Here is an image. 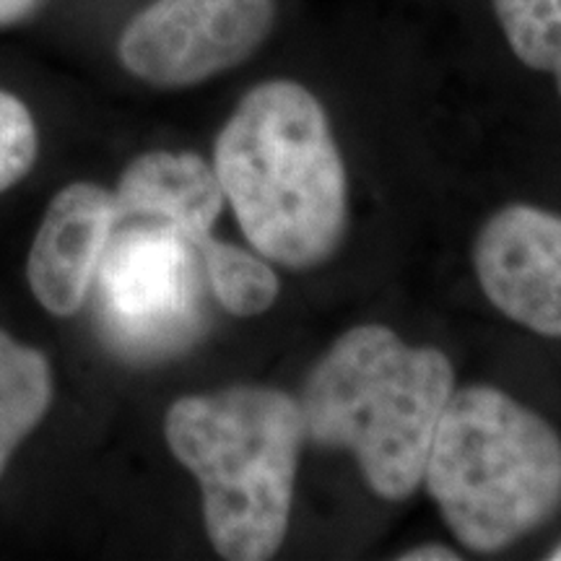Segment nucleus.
Wrapping results in <instances>:
<instances>
[{"instance_id":"f257e3e1","label":"nucleus","mask_w":561,"mask_h":561,"mask_svg":"<svg viewBox=\"0 0 561 561\" xmlns=\"http://www.w3.org/2000/svg\"><path fill=\"white\" fill-rule=\"evenodd\" d=\"M214 170L237 221L265 261L328 263L348 224V182L331 117L294 79L252 87L216 136Z\"/></svg>"},{"instance_id":"f03ea898","label":"nucleus","mask_w":561,"mask_h":561,"mask_svg":"<svg viewBox=\"0 0 561 561\" xmlns=\"http://www.w3.org/2000/svg\"><path fill=\"white\" fill-rule=\"evenodd\" d=\"M455 371L432 346H409L385 325L343 333L301 390L305 442L348 450L388 502L409 500L424 481Z\"/></svg>"},{"instance_id":"7ed1b4c3","label":"nucleus","mask_w":561,"mask_h":561,"mask_svg":"<svg viewBox=\"0 0 561 561\" xmlns=\"http://www.w3.org/2000/svg\"><path fill=\"white\" fill-rule=\"evenodd\" d=\"M164 437L201 483L216 553L229 561L276 557L289 533L305 445L299 401L261 385L185 396L167 411Z\"/></svg>"},{"instance_id":"20e7f679","label":"nucleus","mask_w":561,"mask_h":561,"mask_svg":"<svg viewBox=\"0 0 561 561\" xmlns=\"http://www.w3.org/2000/svg\"><path fill=\"white\" fill-rule=\"evenodd\" d=\"M424 481L466 549L502 551L559 515L561 437L500 388L453 390Z\"/></svg>"},{"instance_id":"39448f33","label":"nucleus","mask_w":561,"mask_h":561,"mask_svg":"<svg viewBox=\"0 0 561 561\" xmlns=\"http://www.w3.org/2000/svg\"><path fill=\"white\" fill-rule=\"evenodd\" d=\"M203 257L191 240L159 224H117L96 271L100 325L125 359H164L198 339Z\"/></svg>"},{"instance_id":"423d86ee","label":"nucleus","mask_w":561,"mask_h":561,"mask_svg":"<svg viewBox=\"0 0 561 561\" xmlns=\"http://www.w3.org/2000/svg\"><path fill=\"white\" fill-rule=\"evenodd\" d=\"M278 0H151L117 39V60L153 89H191L248 62L276 30Z\"/></svg>"},{"instance_id":"0eeeda50","label":"nucleus","mask_w":561,"mask_h":561,"mask_svg":"<svg viewBox=\"0 0 561 561\" xmlns=\"http://www.w3.org/2000/svg\"><path fill=\"white\" fill-rule=\"evenodd\" d=\"M473 268L496 310L561 339V216L525 203L496 210L476 237Z\"/></svg>"},{"instance_id":"6e6552de","label":"nucleus","mask_w":561,"mask_h":561,"mask_svg":"<svg viewBox=\"0 0 561 561\" xmlns=\"http://www.w3.org/2000/svg\"><path fill=\"white\" fill-rule=\"evenodd\" d=\"M115 227V195L94 182L55 195L26 261L30 289L47 312L70 318L81 310Z\"/></svg>"},{"instance_id":"1a4fd4ad","label":"nucleus","mask_w":561,"mask_h":561,"mask_svg":"<svg viewBox=\"0 0 561 561\" xmlns=\"http://www.w3.org/2000/svg\"><path fill=\"white\" fill-rule=\"evenodd\" d=\"M112 195L117 224H159L193 244L210 234L227 201L214 167L187 151L140 153Z\"/></svg>"},{"instance_id":"9d476101","label":"nucleus","mask_w":561,"mask_h":561,"mask_svg":"<svg viewBox=\"0 0 561 561\" xmlns=\"http://www.w3.org/2000/svg\"><path fill=\"white\" fill-rule=\"evenodd\" d=\"M50 403L53 369L45 354L0 331V476Z\"/></svg>"},{"instance_id":"9b49d317","label":"nucleus","mask_w":561,"mask_h":561,"mask_svg":"<svg viewBox=\"0 0 561 561\" xmlns=\"http://www.w3.org/2000/svg\"><path fill=\"white\" fill-rule=\"evenodd\" d=\"M195 248L203 257L210 291L224 310L237 318H255L271 310L278 299L280 280L268 263L210 234Z\"/></svg>"},{"instance_id":"f8f14e48","label":"nucleus","mask_w":561,"mask_h":561,"mask_svg":"<svg viewBox=\"0 0 561 561\" xmlns=\"http://www.w3.org/2000/svg\"><path fill=\"white\" fill-rule=\"evenodd\" d=\"M515 58L557 81L561 96V0H491Z\"/></svg>"},{"instance_id":"ddd939ff","label":"nucleus","mask_w":561,"mask_h":561,"mask_svg":"<svg viewBox=\"0 0 561 561\" xmlns=\"http://www.w3.org/2000/svg\"><path fill=\"white\" fill-rule=\"evenodd\" d=\"M39 133L30 107L0 89V193L26 178L37 161Z\"/></svg>"},{"instance_id":"4468645a","label":"nucleus","mask_w":561,"mask_h":561,"mask_svg":"<svg viewBox=\"0 0 561 561\" xmlns=\"http://www.w3.org/2000/svg\"><path fill=\"white\" fill-rule=\"evenodd\" d=\"M42 3L45 0H0V30L26 21L32 13L39 11Z\"/></svg>"},{"instance_id":"2eb2a0df","label":"nucleus","mask_w":561,"mask_h":561,"mask_svg":"<svg viewBox=\"0 0 561 561\" xmlns=\"http://www.w3.org/2000/svg\"><path fill=\"white\" fill-rule=\"evenodd\" d=\"M398 559H403V561H458L460 553L447 549V546L430 543V546H419V549L405 551L403 557H398Z\"/></svg>"},{"instance_id":"dca6fc26","label":"nucleus","mask_w":561,"mask_h":561,"mask_svg":"<svg viewBox=\"0 0 561 561\" xmlns=\"http://www.w3.org/2000/svg\"><path fill=\"white\" fill-rule=\"evenodd\" d=\"M549 559H551V561H561V543L549 553Z\"/></svg>"}]
</instances>
